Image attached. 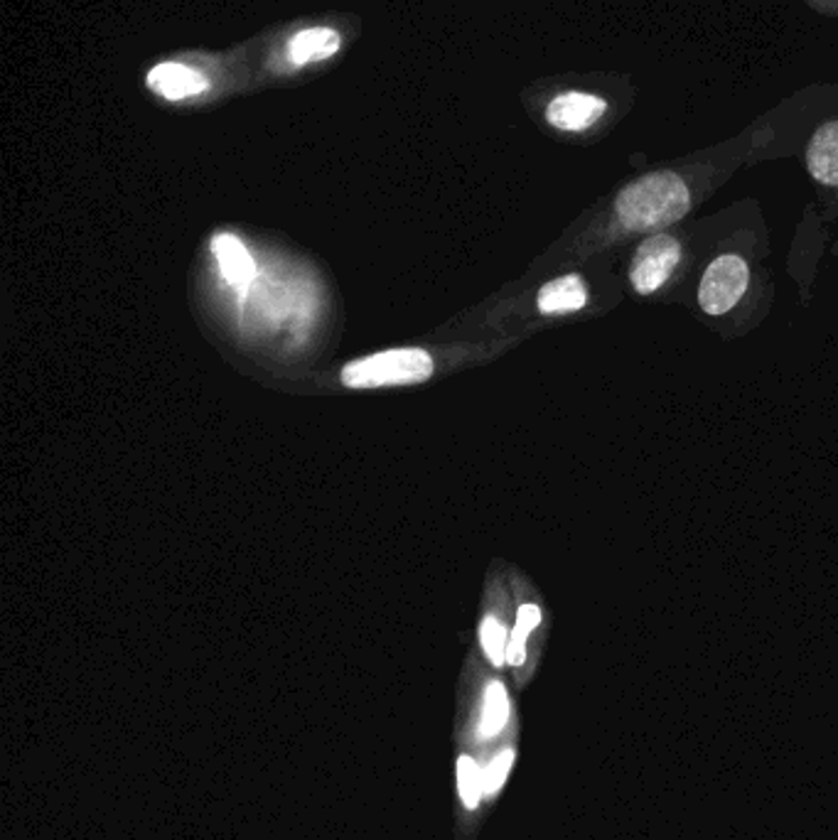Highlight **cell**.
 <instances>
[{"mask_svg": "<svg viewBox=\"0 0 838 840\" xmlns=\"http://www.w3.org/2000/svg\"><path fill=\"white\" fill-rule=\"evenodd\" d=\"M689 190L673 172H651L617 194L615 214L629 232L669 226L689 212Z\"/></svg>", "mask_w": 838, "mask_h": 840, "instance_id": "obj_1", "label": "cell"}, {"mask_svg": "<svg viewBox=\"0 0 838 840\" xmlns=\"http://www.w3.org/2000/svg\"><path fill=\"white\" fill-rule=\"evenodd\" d=\"M433 371L435 364L428 352H423L418 347H401L350 362L342 369L340 381L347 389L411 386L428 381Z\"/></svg>", "mask_w": 838, "mask_h": 840, "instance_id": "obj_2", "label": "cell"}, {"mask_svg": "<svg viewBox=\"0 0 838 840\" xmlns=\"http://www.w3.org/2000/svg\"><path fill=\"white\" fill-rule=\"evenodd\" d=\"M750 283V270L747 264L735 254H725L718 256L713 264L706 268L701 288H699V302L703 312L713 315H725L728 310H733L738 300L745 296Z\"/></svg>", "mask_w": 838, "mask_h": 840, "instance_id": "obj_3", "label": "cell"}, {"mask_svg": "<svg viewBox=\"0 0 838 840\" xmlns=\"http://www.w3.org/2000/svg\"><path fill=\"white\" fill-rule=\"evenodd\" d=\"M681 258V246L669 234L649 236L639 244L633 256V266H629V280L639 296H651L659 290L664 283L677 268Z\"/></svg>", "mask_w": 838, "mask_h": 840, "instance_id": "obj_4", "label": "cell"}, {"mask_svg": "<svg viewBox=\"0 0 838 840\" xmlns=\"http://www.w3.org/2000/svg\"><path fill=\"white\" fill-rule=\"evenodd\" d=\"M605 102L593 94H561L549 106V124L561 130H585L605 114Z\"/></svg>", "mask_w": 838, "mask_h": 840, "instance_id": "obj_5", "label": "cell"}, {"mask_svg": "<svg viewBox=\"0 0 838 840\" xmlns=\"http://www.w3.org/2000/svg\"><path fill=\"white\" fill-rule=\"evenodd\" d=\"M212 251L216 260H220V270L224 280L232 288L244 290L248 283L256 278V260L248 254L246 246L238 242L232 234H220L214 236Z\"/></svg>", "mask_w": 838, "mask_h": 840, "instance_id": "obj_6", "label": "cell"}, {"mask_svg": "<svg viewBox=\"0 0 838 840\" xmlns=\"http://www.w3.org/2000/svg\"><path fill=\"white\" fill-rule=\"evenodd\" d=\"M807 168L816 182L836 188L838 184V121L824 124L812 136V143L807 148Z\"/></svg>", "mask_w": 838, "mask_h": 840, "instance_id": "obj_7", "label": "cell"}, {"mask_svg": "<svg viewBox=\"0 0 838 840\" xmlns=\"http://www.w3.org/2000/svg\"><path fill=\"white\" fill-rule=\"evenodd\" d=\"M148 86L152 92L166 96V99H184V96L202 94L206 86H210V82H206L202 74L184 67V64L166 62L158 64L156 70H150Z\"/></svg>", "mask_w": 838, "mask_h": 840, "instance_id": "obj_8", "label": "cell"}, {"mask_svg": "<svg viewBox=\"0 0 838 840\" xmlns=\"http://www.w3.org/2000/svg\"><path fill=\"white\" fill-rule=\"evenodd\" d=\"M511 717V701L507 685L502 681H489L482 693L480 717H477L475 737L477 742H492L505 733Z\"/></svg>", "mask_w": 838, "mask_h": 840, "instance_id": "obj_9", "label": "cell"}, {"mask_svg": "<svg viewBox=\"0 0 838 840\" xmlns=\"http://www.w3.org/2000/svg\"><path fill=\"white\" fill-rule=\"evenodd\" d=\"M587 290L581 276H563L539 290L537 305L543 315H563L585 308Z\"/></svg>", "mask_w": 838, "mask_h": 840, "instance_id": "obj_10", "label": "cell"}, {"mask_svg": "<svg viewBox=\"0 0 838 840\" xmlns=\"http://www.w3.org/2000/svg\"><path fill=\"white\" fill-rule=\"evenodd\" d=\"M340 50V35L335 30L318 28V30H305L300 35L288 42V60L293 64H305L312 60H328Z\"/></svg>", "mask_w": 838, "mask_h": 840, "instance_id": "obj_11", "label": "cell"}, {"mask_svg": "<svg viewBox=\"0 0 838 840\" xmlns=\"http://www.w3.org/2000/svg\"><path fill=\"white\" fill-rule=\"evenodd\" d=\"M455 779H457V794L467 811H475L477 806L485 799V772L473 755H460L455 765Z\"/></svg>", "mask_w": 838, "mask_h": 840, "instance_id": "obj_12", "label": "cell"}, {"mask_svg": "<svg viewBox=\"0 0 838 840\" xmlns=\"http://www.w3.org/2000/svg\"><path fill=\"white\" fill-rule=\"evenodd\" d=\"M541 625V609L537 605H521L517 613V625L511 629L509 635V647H507V663L509 667L519 669L521 663L527 661V641L533 629Z\"/></svg>", "mask_w": 838, "mask_h": 840, "instance_id": "obj_13", "label": "cell"}, {"mask_svg": "<svg viewBox=\"0 0 838 840\" xmlns=\"http://www.w3.org/2000/svg\"><path fill=\"white\" fill-rule=\"evenodd\" d=\"M509 635L507 625L495 615H487L480 625V644L487 661L492 663L495 669H502L507 663V647H509Z\"/></svg>", "mask_w": 838, "mask_h": 840, "instance_id": "obj_14", "label": "cell"}, {"mask_svg": "<svg viewBox=\"0 0 838 840\" xmlns=\"http://www.w3.org/2000/svg\"><path fill=\"white\" fill-rule=\"evenodd\" d=\"M515 762H517V749L515 747H505V749H499V752H495L492 757H489V762L482 767V772H485V799H495V796H499V791L505 789L509 774H511V769H515Z\"/></svg>", "mask_w": 838, "mask_h": 840, "instance_id": "obj_15", "label": "cell"}, {"mask_svg": "<svg viewBox=\"0 0 838 840\" xmlns=\"http://www.w3.org/2000/svg\"><path fill=\"white\" fill-rule=\"evenodd\" d=\"M809 6L819 13L826 15H838V0H809Z\"/></svg>", "mask_w": 838, "mask_h": 840, "instance_id": "obj_16", "label": "cell"}]
</instances>
